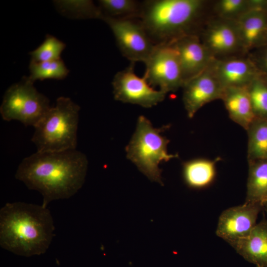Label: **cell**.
Returning a JSON list of instances; mask_svg holds the SVG:
<instances>
[{
	"label": "cell",
	"mask_w": 267,
	"mask_h": 267,
	"mask_svg": "<svg viewBox=\"0 0 267 267\" xmlns=\"http://www.w3.org/2000/svg\"><path fill=\"white\" fill-rule=\"evenodd\" d=\"M263 211H264V212L265 217L267 220V202H266L265 204L264 205Z\"/></svg>",
	"instance_id": "cell-28"
},
{
	"label": "cell",
	"mask_w": 267,
	"mask_h": 267,
	"mask_svg": "<svg viewBox=\"0 0 267 267\" xmlns=\"http://www.w3.org/2000/svg\"><path fill=\"white\" fill-rule=\"evenodd\" d=\"M88 162L77 149L61 152L37 151L19 165L15 178L43 197L42 206L74 196L84 183Z\"/></svg>",
	"instance_id": "cell-1"
},
{
	"label": "cell",
	"mask_w": 267,
	"mask_h": 267,
	"mask_svg": "<svg viewBox=\"0 0 267 267\" xmlns=\"http://www.w3.org/2000/svg\"><path fill=\"white\" fill-rule=\"evenodd\" d=\"M29 69L30 75L26 78L33 83L37 80H62L66 78L69 72L61 59L44 62L31 60Z\"/></svg>",
	"instance_id": "cell-22"
},
{
	"label": "cell",
	"mask_w": 267,
	"mask_h": 267,
	"mask_svg": "<svg viewBox=\"0 0 267 267\" xmlns=\"http://www.w3.org/2000/svg\"><path fill=\"white\" fill-rule=\"evenodd\" d=\"M205 41L210 52L216 53L230 52L240 45L235 23L227 20L212 25L206 32Z\"/></svg>",
	"instance_id": "cell-18"
},
{
	"label": "cell",
	"mask_w": 267,
	"mask_h": 267,
	"mask_svg": "<svg viewBox=\"0 0 267 267\" xmlns=\"http://www.w3.org/2000/svg\"><path fill=\"white\" fill-rule=\"evenodd\" d=\"M259 48L257 55L253 60L260 74L267 79V44Z\"/></svg>",
	"instance_id": "cell-27"
},
{
	"label": "cell",
	"mask_w": 267,
	"mask_h": 267,
	"mask_svg": "<svg viewBox=\"0 0 267 267\" xmlns=\"http://www.w3.org/2000/svg\"><path fill=\"white\" fill-rule=\"evenodd\" d=\"M80 108L69 97L60 96L34 127L31 138L38 152L76 149Z\"/></svg>",
	"instance_id": "cell-4"
},
{
	"label": "cell",
	"mask_w": 267,
	"mask_h": 267,
	"mask_svg": "<svg viewBox=\"0 0 267 267\" xmlns=\"http://www.w3.org/2000/svg\"><path fill=\"white\" fill-rule=\"evenodd\" d=\"M144 74L151 87L165 93L182 87L184 80L177 50L171 43L156 44L144 63Z\"/></svg>",
	"instance_id": "cell-7"
},
{
	"label": "cell",
	"mask_w": 267,
	"mask_h": 267,
	"mask_svg": "<svg viewBox=\"0 0 267 267\" xmlns=\"http://www.w3.org/2000/svg\"><path fill=\"white\" fill-rule=\"evenodd\" d=\"M134 63L118 72L112 81L114 98L124 103L137 104L150 108L162 101L166 94L156 90L147 82L144 76L136 75Z\"/></svg>",
	"instance_id": "cell-9"
},
{
	"label": "cell",
	"mask_w": 267,
	"mask_h": 267,
	"mask_svg": "<svg viewBox=\"0 0 267 267\" xmlns=\"http://www.w3.org/2000/svg\"><path fill=\"white\" fill-rule=\"evenodd\" d=\"M266 41H267V44H267V39H266Z\"/></svg>",
	"instance_id": "cell-29"
},
{
	"label": "cell",
	"mask_w": 267,
	"mask_h": 267,
	"mask_svg": "<svg viewBox=\"0 0 267 267\" xmlns=\"http://www.w3.org/2000/svg\"><path fill=\"white\" fill-rule=\"evenodd\" d=\"M217 10L224 20L237 19L242 14L251 8L250 1L244 0H222L218 2Z\"/></svg>",
	"instance_id": "cell-26"
},
{
	"label": "cell",
	"mask_w": 267,
	"mask_h": 267,
	"mask_svg": "<svg viewBox=\"0 0 267 267\" xmlns=\"http://www.w3.org/2000/svg\"><path fill=\"white\" fill-rule=\"evenodd\" d=\"M182 88V100L189 118L205 104L221 99L224 90L210 65L186 81Z\"/></svg>",
	"instance_id": "cell-11"
},
{
	"label": "cell",
	"mask_w": 267,
	"mask_h": 267,
	"mask_svg": "<svg viewBox=\"0 0 267 267\" xmlns=\"http://www.w3.org/2000/svg\"><path fill=\"white\" fill-rule=\"evenodd\" d=\"M99 7L104 16L113 18L139 17L142 2L134 0H100Z\"/></svg>",
	"instance_id": "cell-23"
},
{
	"label": "cell",
	"mask_w": 267,
	"mask_h": 267,
	"mask_svg": "<svg viewBox=\"0 0 267 267\" xmlns=\"http://www.w3.org/2000/svg\"><path fill=\"white\" fill-rule=\"evenodd\" d=\"M49 103L48 98L25 77L6 90L0 114L5 121L17 120L25 126L34 127L51 107Z\"/></svg>",
	"instance_id": "cell-6"
},
{
	"label": "cell",
	"mask_w": 267,
	"mask_h": 267,
	"mask_svg": "<svg viewBox=\"0 0 267 267\" xmlns=\"http://www.w3.org/2000/svg\"><path fill=\"white\" fill-rule=\"evenodd\" d=\"M240 46L246 50L266 44L267 8H252L234 21Z\"/></svg>",
	"instance_id": "cell-13"
},
{
	"label": "cell",
	"mask_w": 267,
	"mask_h": 267,
	"mask_svg": "<svg viewBox=\"0 0 267 267\" xmlns=\"http://www.w3.org/2000/svg\"><path fill=\"white\" fill-rule=\"evenodd\" d=\"M221 99L229 118L246 130L256 118L247 86L224 88Z\"/></svg>",
	"instance_id": "cell-16"
},
{
	"label": "cell",
	"mask_w": 267,
	"mask_h": 267,
	"mask_svg": "<svg viewBox=\"0 0 267 267\" xmlns=\"http://www.w3.org/2000/svg\"><path fill=\"white\" fill-rule=\"evenodd\" d=\"M171 43L178 54L184 84L211 64L210 51L196 35H186Z\"/></svg>",
	"instance_id": "cell-12"
},
{
	"label": "cell",
	"mask_w": 267,
	"mask_h": 267,
	"mask_svg": "<svg viewBox=\"0 0 267 267\" xmlns=\"http://www.w3.org/2000/svg\"><path fill=\"white\" fill-rule=\"evenodd\" d=\"M203 5L200 0H148L139 18L155 44H169L186 35Z\"/></svg>",
	"instance_id": "cell-3"
},
{
	"label": "cell",
	"mask_w": 267,
	"mask_h": 267,
	"mask_svg": "<svg viewBox=\"0 0 267 267\" xmlns=\"http://www.w3.org/2000/svg\"><path fill=\"white\" fill-rule=\"evenodd\" d=\"M54 3L61 14L70 18L102 19L103 15L91 0H56Z\"/></svg>",
	"instance_id": "cell-21"
},
{
	"label": "cell",
	"mask_w": 267,
	"mask_h": 267,
	"mask_svg": "<svg viewBox=\"0 0 267 267\" xmlns=\"http://www.w3.org/2000/svg\"><path fill=\"white\" fill-rule=\"evenodd\" d=\"M256 267H267V220L264 216L245 237L230 245Z\"/></svg>",
	"instance_id": "cell-15"
},
{
	"label": "cell",
	"mask_w": 267,
	"mask_h": 267,
	"mask_svg": "<svg viewBox=\"0 0 267 267\" xmlns=\"http://www.w3.org/2000/svg\"><path fill=\"white\" fill-rule=\"evenodd\" d=\"M166 129L155 128L147 118L140 116L136 130L126 147L127 158L138 169L150 180L162 185L159 164L178 157L168 152L169 140L161 134Z\"/></svg>",
	"instance_id": "cell-5"
},
{
	"label": "cell",
	"mask_w": 267,
	"mask_h": 267,
	"mask_svg": "<svg viewBox=\"0 0 267 267\" xmlns=\"http://www.w3.org/2000/svg\"><path fill=\"white\" fill-rule=\"evenodd\" d=\"M210 66L223 89L246 87L261 75L253 60L248 59L231 58Z\"/></svg>",
	"instance_id": "cell-14"
},
{
	"label": "cell",
	"mask_w": 267,
	"mask_h": 267,
	"mask_svg": "<svg viewBox=\"0 0 267 267\" xmlns=\"http://www.w3.org/2000/svg\"><path fill=\"white\" fill-rule=\"evenodd\" d=\"M66 47V44L55 37L47 35L43 43L36 49L29 53L31 61L44 62L56 60Z\"/></svg>",
	"instance_id": "cell-25"
},
{
	"label": "cell",
	"mask_w": 267,
	"mask_h": 267,
	"mask_svg": "<svg viewBox=\"0 0 267 267\" xmlns=\"http://www.w3.org/2000/svg\"><path fill=\"white\" fill-rule=\"evenodd\" d=\"M54 230L50 212L42 205L14 202L0 210V246L17 255L29 257L45 253Z\"/></svg>",
	"instance_id": "cell-2"
},
{
	"label": "cell",
	"mask_w": 267,
	"mask_h": 267,
	"mask_svg": "<svg viewBox=\"0 0 267 267\" xmlns=\"http://www.w3.org/2000/svg\"><path fill=\"white\" fill-rule=\"evenodd\" d=\"M247 89L255 117L267 120V79L260 75L247 86Z\"/></svg>",
	"instance_id": "cell-24"
},
{
	"label": "cell",
	"mask_w": 267,
	"mask_h": 267,
	"mask_svg": "<svg viewBox=\"0 0 267 267\" xmlns=\"http://www.w3.org/2000/svg\"><path fill=\"white\" fill-rule=\"evenodd\" d=\"M260 204L244 203L223 211L219 217L216 234L230 245L246 237L256 225Z\"/></svg>",
	"instance_id": "cell-10"
},
{
	"label": "cell",
	"mask_w": 267,
	"mask_h": 267,
	"mask_svg": "<svg viewBox=\"0 0 267 267\" xmlns=\"http://www.w3.org/2000/svg\"><path fill=\"white\" fill-rule=\"evenodd\" d=\"M221 158L214 160L197 158L184 162L182 177L185 185L193 189H202L212 185L217 176L216 164Z\"/></svg>",
	"instance_id": "cell-17"
},
{
	"label": "cell",
	"mask_w": 267,
	"mask_h": 267,
	"mask_svg": "<svg viewBox=\"0 0 267 267\" xmlns=\"http://www.w3.org/2000/svg\"><path fill=\"white\" fill-rule=\"evenodd\" d=\"M246 131L248 162L267 159V120L256 118Z\"/></svg>",
	"instance_id": "cell-20"
},
{
	"label": "cell",
	"mask_w": 267,
	"mask_h": 267,
	"mask_svg": "<svg viewBox=\"0 0 267 267\" xmlns=\"http://www.w3.org/2000/svg\"><path fill=\"white\" fill-rule=\"evenodd\" d=\"M109 26L122 54L132 63L147 60L156 44L151 40L140 20L103 16Z\"/></svg>",
	"instance_id": "cell-8"
},
{
	"label": "cell",
	"mask_w": 267,
	"mask_h": 267,
	"mask_svg": "<svg viewBox=\"0 0 267 267\" xmlns=\"http://www.w3.org/2000/svg\"><path fill=\"white\" fill-rule=\"evenodd\" d=\"M267 202V159L248 162L245 203L263 206Z\"/></svg>",
	"instance_id": "cell-19"
}]
</instances>
